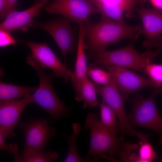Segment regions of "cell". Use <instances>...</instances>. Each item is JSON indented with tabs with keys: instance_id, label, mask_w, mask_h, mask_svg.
<instances>
[{
	"instance_id": "6da1fadb",
	"label": "cell",
	"mask_w": 162,
	"mask_h": 162,
	"mask_svg": "<svg viewBox=\"0 0 162 162\" xmlns=\"http://www.w3.org/2000/svg\"><path fill=\"white\" fill-rule=\"evenodd\" d=\"M82 23L86 49L90 53L105 50L109 46L125 39L136 40L142 33L140 24L129 25L103 16L97 22H91L87 19Z\"/></svg>"
},
{
	"instance_id": "7a4b0ae2",
	"label": "cell",
	"mask_w": 162,
	"mask_h": 162,
	"mask_svg": "<svg viewBox=\"0 0 162 162\" xmlns=\"http://www.w3.org/2000/svg\"><path fill=\"white\" fill-rule=\"evenodd\" d=\"M161 51L162 47H160L154 51L148 50L139 53L132 42H130L126 46L117 50L90 53L89 57L93 62L90 65H112L133 69L145 74L144 67L152 63Z\"/></svg>"
},
{
	"instance_id": "3957f363",
	"label": "cell",
	"mask_w": 162,
	"mask_h": 162,
	"mask_svg": "<svg viewBox=\"0 0 162 162\" xmlns=\"http://www.w3.org/2000/svg\"><path fill=\"white\" fill-rule=\"evenodd\" d=\"M84 128L90 132V146L86 157L89 161H98L106 154L115 159L116 155L119 156L122 151L123 144L119 139L103 125L97 114L88 113Z\"/></svg>"
},
{
	"instance_id": "277c9868",
	"label": "cell",
	"mask_w": 162,
	"mask_h": 162,
	"mask_svg": "<svg viewBox=\"0 0 162 162\" xmlns=\"http://www.w3.org/2000/svg\"><path fill=\"white\" fill-rule=\"evenodd\" d=\"M148 98L143 97L139 92L130 100L132 109L128 115V121L134 127L148 128L158 136V142L162 143V117L160 115L156 104V99L162 92V87L151 88Z\"/></svg>"
},
{
	"instance_id": "5b68a950",
	"label": "cell",
	"mask_w": 162,
	"mask_h": 162,
	"mask_svg": "<svg viewBox=\"0 0 162 162\" xmlns=\"http://www.w3.org/2000/svg\"><path fill=\"white\" fill-rule=\"evenodd\" d=\"M26 61L37 71L39 78L38 88L32 95L33 103L38 105L47 112L50 118L53 121L67 117L69 109L64 105L55 92L51 83L52 76L45 74L44 69L29 55Z\"/></svg>"
},
{
	"instance_id": "8992f818",
	"label": "cell",
	"mask_w": 162,
	"mask_h": 162,
	"mask_svg": "<svg viewBox=\"0 0 162 162\" xmlns=\"http://www.w3.org/2000/svg\"><path fill=\"white\" fill-rule=\"evenodd\" d=\"M112 77L111 82L107 85L95 83L97 93L115 112L118 120L120 132L136 137L142 141L148 140V135L136 131L130 124L125 109V100Z\"/></svg>"
},
{
	"instance_id": "52a82bcc",
	"label": "cell",
	"mask_w": 162,
	"mask_h": 162,
	"mask_svg": "<svg viewBox=\"0 0 162 162\" xmlns=\"http://www.w3.org/2000/svg\"><path fill=\"white\" fill-rule=\"evenodd\" d=\"M71 21L64 16L46 22L34 21L32 27L43 30L52 37L62 53L66 66L68 52L76 50V34Z\"/></svg>"
},
{
	"instance_id": "ba28073f",
	"label": "cell",
	"mask_w": 162,
	"mask_h": 162,
	"mask_svg": "<svg viewBox=\"0 0 162 162\" xmlns=\"http://www.w3.org/2000/svg\"><path fill=\"white\" fill-rule=\"evenodd\" d=\"M46 118H32L20 124L24 133L25 142L23 152L45 151L50 140L56 135L55 128L49 126Z\"/></svg>"
},
{
	"instance_id": "9c48e42d",
	"label": "cell",
	"mask_w": 162,
	"mask_h": 162,
	"mask_svg": "<svg viewBox=\"0 0 162 162\" xmlns=\"http://www.w3.org/2000/svg\"><path fill=\"white\" fill-rule=\"evenodd\" d=\"M44 8L48 13L61 15L78 24L99 13L89 0H54Z\"/></svg>"
},
{
	"instance_id": "30bf717a",
	"label": "cell",
	"mask_w": 162,
	"mask_h": 162,
	"mask_svg": "<svg viewBox=\"0 0 162 162\" xmlns=\"http://www.w3.org/2000/svg\"><path fill=\"white\" fill-rule=\"evenodd\" d=\"M114 79L125 100L134 93H137L142 88L157 87L149 80L128 70L127 68L112 65H101Z\"/></svg>"
},
{
	"instance_id": "8fae6325",
	"label": "cell",
	"mask_w": 162,
	"mask_h": 162,
	"mask_svg": "<svg viewBox=\"0 0 162 162\" xmlns=\"http://www.w3.org/2000/svg\"><path fill=\"white\" fill-rule=\"evenodd\" d=\"M136 11L141 19L142 34L146 38L143 46L146 50L162 47V10L141 6Z\"/></svg>"
},
{
	"instance_id": "7c38bea8",
	"label": "cell",
	"mask_w": 162,
	"mask_h": 162,
	"mask_svg": "<svg viewBox=\"0 0 162 162\" xmlns=\"http://www.w3.org/2000/svg\"><path fill=\"white\" fill-rule=\"evenodd\" d=\"M96 7L101 16L116 22H125L123 14L127 18L135 16L137 7L144 6L146 0H89Z\"/></svg>"
},
{
	"instance_id": "4fadbf2b",
	"label": "cell",
	"mask_w": 162,
	"mask_h": 162,
	"mask_svg": "<svg viewBox=\"0 0 162 162\" xmlns=\"http://www.w3.org/2000/svg\"><path fill=\"white\" fill-rule=\"evenodd\" d=\"M26 44L31 51L30 56L41 68L48 67L53 71L57 78H62L65 82L68 81L71 70L60 62L45 42L38 43L29 41Z\"/></svg>"
},
{
	"instance_id": "5bb4252c",
	"label": "cell",
	"mask_w": 162,
	"mask_h": 162,
	"mask_svg": "<svg viewBox=\"0 0 162 162\" xmlns=\"http://www.w3.org/2000/svg\"><path fill=\"white\" fill-rule=\"evenodd\" d=\"M33 101L30 94L20 100L0 103V132L5 138L15 136L14 130L22 113Z\"/></svg>"
},
{
	"instance_id": "9a60e30c",
	"label": "cell",
	"mask_w": 162,
	"mask_h": 162,
	"mask_svg": "<svg viewBox=\"0 0 162 162\" xmlns=\"http://www.w3.org/2000/svg\"><path fill=\"white\" fill-rule=\"evenodd\" d=\"M48 0H40L26 10L10 13L0 24V29L10 33L17 29L27 32L32 27L34 18L40 15L41 9L47 4Z\"/></svg>"
},
{
	"instance_id": "2e32d148",
	"label": "cell",
	"mask_w": 162,
	"mask_h": 162,
	"mask_svg": "<svg viewBox=\"0 0 162 162\" xmlns=\"http://www.w3.org/2000/svg\"><path fill=\"white\" fill-rule=\"evenodd\" d=\"M78 25V40L75 70L74 72L71 70L69 75V78L76 94L78 92L80 89L81 80L86 75L87 69L86 56L85 52L86 49L84 30L82 23Z\"/></svg>"
},
{
	"instance_id": "e0dca14e",
	"label": "cell",
	"mask_w": 162,
	"mask_h": 162,
	"mask_svg": "<svg viewBox=\"0 0 162 162\" xmlns=\"http://www.w3.org/2000/svg\"><path fill=\"white\" fill-rule=\"evenodd\" d=\"M96 93L95 83L91 81L86 75L81 80L80 89L76 94L75 99L78 102H83V109L88 106H95L98 104Z\"/></svg>"
},
{
	"instance_id": "ac0fdd59",
	"label": "cell",
	"mask_w": 162,
	"mask_h": 162,
	"mask_svg": "<svg viewBox=\"0 0 162 162\" xmlns=\"http://www.w3.org/2000/svg\"><path fill=\"white\" fill-rule=\"evenodd\" d=\"M38 87L21 86L1 82L0 103L24 97L32 92H35Z\"/></svg>"
},
{
	"instance_id": "d6986e66",
	"label": "cell",
	"mask_w": 162,
	"mask_h": 162,
	"mask_svg": "<svg viewBox=\"0 0 162 162\" xmlns=\"http://www.w3.org/2000/svg\"><path fill=\"white\" fill-rule=\"evenodd\" d=\"M73 132L71 135L63 134V136L67 140L68 145V152L64 160L65 162H82L89 161L86 158H83L79 154L76 146L77 139L80 131L83 128L80 124L74 123L72 124Z\"/></svg>"
},
{
	"instance_id": "ffe728a7",
	"label": "cell",
	"mask_w": 162,
	"mask_h": 162,
	"mask_svg": "<svg viewBox=\"0 0 162 162\" xmlns=\"http://www.w3.org/2000/svg\"><path fill=\"white\" fill-rule=\"evenodd\" d=\"M99 106L101 123L112 135L118 137V133L120 132V126L115 112L103 100Z\"/></svg>"
},
{
	"instance_id": "44dd1931",
	"label": "cell",
	"mask_w": 162,
	"mask_h": 162,
	"mask_svg": "<svg viewBox=\"0 0 162 162\" xmlns=\"http://www.w3.org/2000/svg\"><path fill=\"white\" fill-rule=\"evenodd\" d=\"M58 157V154L50 151L22 152L14 157V162H50Z\"/></svg>"
},
{
	"instance_id": "7402d4cb",
	"label": "cell",
	"mask_w": 162,
	"mask_h": 162,
	"mask_svg": "<svg viewBox=\"0 0 162 162\" xmlns=\"http://www.w3.org/2000/svg\"><path fill=\"white\" fill-rule=\"evenodd\" d=\"M140 144L139 155L131 154L129 158L130 162H150L157 158L156 154L151 145L147 141H141Z\"/></svg>"
},
{
	"instance_id": "603a6c76",
	"label": "cell",
	"mask_w": 162,
	"mask_h": 162,
	"mask_svg": "<svg viewBox=\"0 0 162 162\" xmlns=\"http://www.w3.org/2000/svg\"><path fill=\"white\" fill-rule=\"evenodd\" d=\"M86 75L95 83L104 85L109 84L112 79L110 73L98 66L89 65L87 67Z\"/></svg>"
},
{
	"instance_id": "cb8c5ba5",
	"label": "cell",
	"mask_w": 162,
	"mask_h": 162,
	"mask_svg": "<svg viewBox=\"0 0 162 162\" xmlns=\"http://www.w3.org/2000/svg\"><path fill=\"white\" fill-rule=\"evenodd\" d=\"M144 73L156 87H162V65L153 64H148L144 68Z\"/></svg>"
},
{
	"instance_id": "d4e9b609",
	"label": "cell",
	"mask_w": 162,
	"mask_h": 162,
	"mask_svg": "<svg viewBox=\"0 0 162 162\" xmlns=\"http://www.w3.org/2000/svg\"><path fill=\"white\" fill-rule=\"evenodd\" d=\"M16 40L11 35V33L0 29V47H2L10 45H15Z\"/></svg>"
},
{
	"instance_id": "484cf974",
	"label": "cell",
	"mask_w": 162,
	"mask_h": 162,
	"mask_svg": "<svg viewBox=\"0 0 162 162\" xmlns=\"http://www.w3.org/2000/svg\"><path fill=\"white\" fill-rule=\"evenodd\" d=\"M18 0H7V4L5 14V19L10 13L16 10V6Z\"/></svg>"
},
{
	"instance_id": "4316f807",
	"label": "cell",
	"mask_w": 162,
	"mask_h": 162,
	"mask_svg": "<svg viewBox=\"0 0 162 162\" xmlns=\"http://www.w3.org/2000/svg\"><path fill=\"white\" fill-rule=\"evenodd\" d=\"M5 138L2 132H0V148L10 153H13V150L11 144L9 145L8 146L5 143Z\"/></svg>"
},
{
	"instance_id": "83f0119b",
	"label": "cell",
	"mask_w": 162,
	"mask_h": 162,
	"mask_svg": "<svg viewBox=\"0 0 162 162\" xmlns=\"http://www.w3.org/2000/svg\"><path fill=\"white\" fill-rule=\"evenodd\" d=\"M7 4V0H0V18L1 20L5 19V14Z\"/></svg>"
},
{
	"instance_id": "f1b7e54d",
	"label": "cell",
	"mask_w": 162,
	"mask_h": 162,
	"mask_svg": "<svg viewBox=\"0 0 162 162\" xmlns=\"http://www.w3.org/2000/svg\"><path fill=\"white\" fill-rule=\"evenodd\" d=\"M154 8L162 10V0H149Z\"/></svg>"
},
{
	"instance_id": "f546056e",
	"label": "cell",
	"mask_w": 162,
	"mask_h": 162,
	"mask_svg": "<svg viewBox=\"0 0 162 162\" xmlns=\"http://www.w3.org/2000/svg\"><path fill=\"white\" fill-rule=\"evenodd\" d=\"M36 0V2H38L39 1H40V0Z\"/></svg>"
},
{
	"instance_id": "4dcf8cb0",
	"label": "cell",
	"mask_w": 162,
	"mask_h": 162,
	"mask_svg": "<svg viewBox=\"0 0 162 162\" xmlns=\"http://www.w3.org/2000/svg\"></svg>"
}]
</instances>
